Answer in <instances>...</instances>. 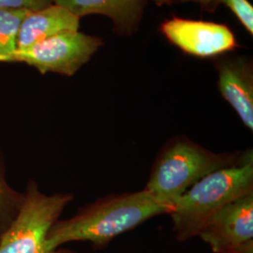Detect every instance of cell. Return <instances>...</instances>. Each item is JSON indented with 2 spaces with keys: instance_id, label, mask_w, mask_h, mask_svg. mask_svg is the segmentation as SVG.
<instances>
[{
  "instance_id": "cell-9",
  "label": "cell",
  "mask_w": 253,
  "mask_h": 253,
  "mask_svg": "<svg viewBox=\"0 0 253 253\" xmlns=\"http://www.w3.org/2000/svg\"><path fill=\"white\" fill-rule=\"evenodd\" d=\"M80 18L53 4L45 9L30 11L23 20L17 40V50H24L50 37L66 31H77Z\"/></svg>"
},
{
  "instance_id": "cell-7",
  "label": "cell",
  "mask_w": 253,
  "mask_h": 253,
  "mask_svg": "<svg viewBox=\"0 0 253 253\" xmlns=\"http://www.w3.org/2000/svg\"><path fill=\"white\" fill-rule=\"evenodd\" d=\"M162 32L185 53L199 57L215 56L236 46L230 28L212 22L173 17L163 23Z\"/></svg>"
},
{
  "instance_id": "cell-4",
  "label": "cell",
  "mask_w": 253,
  "mask_h": 253,
  "mask_svg": "<svg viewBox=\"0 0 253 253\" xmlns=\"http://www.w3.org/2000/svg\"><path fill=\"white\" fill-rule=\"evenodd\" d=\"M73 199L70 192L47 194L37 181L28 180L18 214L0 238V253H77L51 250L47 242L50 229Z\"/></svg>"
},
{
  "instance_id": "cell-13",
  "label": "cell",
  "mask_w": 253,
  "mask_h": 253,
  "mask_svg": "<svg viewBox=\"0 0 253 253\" xmlns=\"http://www.w3.org/2000/svg\"><path fill=\"white\" fill-rule=\"evenodd\" d=\"M222 3L234 12L246 29L253 33V8L248 0H222Z\"/></svg>"
},
{
  "instance_id": "cell-10",
  "label": "cell",
  "mask_w": 253,
  "mask_h": 253,
  "mask_svg": "<svg viewBox=\"0 0 253 253\" xmlns=\"http://www.w3.org/2000/svg\"><path fill=\"white\" fill-rule=\"evenodd\" d=\"M145 0H54L74 15L102 14L114 21L117 27L130 30L139 22Z\"/></svg>"
},
{
  "instance_id": "cell-3",
  "label": "cell",
  "mask_w": 253,
  "mask_h": 253,
  "mask_svg": "<svg viewBox=\"0 0 253 253\" xmlns=\"http://www.w3.org/2000/svg\"><path fill=\"white\" fill-rule=\"evenodd\" d=\"M244 151L214 152L185 135L170 138L154 161L145 190L173 208L181 195L211 172L239 162Z\"/></svg>"
},
{
  "instance_id": "cell-14",
  "label": "cell",
  "mask_w": 253,
  "mask_h": 253,
  "mask_svg": "<svg viewBox=\"0 0 253 253\" xmlns=\"http://www.w3.org/2000/svg\"><path fill=\"white\" fill-rule=\"evenodd\" d=\"M54 4V0H0V9H26L37 11Z\"/></svg>"
},
{
  "instance_id": "cell-5",
  "label": "cell",
  "mask_w": 253,
  "mask_h": 253,
  "mask_svg": "<svg viewBox=\"0 0 253 253\" xmlns=\"http://www.w3.org/2000/svg\"><path fill=\"white\" fill-rule=\"evenodd\" d=\"M100 38L77 31H66L24 50H16L6 62H25L42 73L73 76L100 48Z\"/></svg>"
},
{
  "instance_id": "cell-2",
  "label": "cell",
  "mask_w": 253,
  "mask_h": 253,
  "mask_svg": "<svg viewBox=\"0 0 253 253\" xmlns=\"http://www.w3.org/2000/svg\"><path fill=\"white\" fill-rule=\"evenodd\" d=\"M253 190V151L244 150L238 163L211 172L186 190L169 216L177 241L196 236L228 204Z\"/></svg>"
},
{
  "instance_id": "cell-15",
  "label": "cell",
  "mask_w": 253,
  "mask_h": 253,
  "mask_svg": "<svg viewBox=\"0 0 253 253\" xmlns=\"http://www.w3.org/2000/svg\"><path fill=\"white\" fill-rule=\"evenodd\" d=\"M157 4H164V3H171L173 1H196L201 2L204 5H211V4H217L219 2H222V0H153Z\"/></svg>"
},
{
  "instance_id": "cell-11",
  "label": "cell",
  "mask_w": 253,
  "mask_h": 253,
  "mask_svg": "<svg viewBox=\"0 0 253 253\" xmlns=\"http://www.w3.org/2000/svg\"><path fill=\"white\" fill-rule=\"evenodd\" d=\"M24 200V192L9 184L4 158L0 152V238L17 216Z\"/></svg>"
},
{
  "instance_id": "cell-1",
  "label": "cell",
  "mask_w": 253,
  "mask_h": 253,
  "mask_svg": "<svg viewBox=\"0 0 253 253\" xmlns=\"http://www.w3.org/2000/svg\"><path fill=\"white\" fill-rule=\"evenodd\" d=\"M171 212L145 189L106 195L79 208L73 217L58 219L47 235L48 247L56 250L71 242H89L101 250L148 219Z\"/></svg>"
},
{
  "instance_id": "cell-12",
  "label": "cell",
  "mask_w": 253,
  "mask_h": 253,
  "mask_svg": "<svg viewBox=\"0 0 253 253\" xmlns=\"http://www.w3.org/2000/svg\"><path fill=\"white\" fill-rule=\"evenodd\" d=\"M26 9H0V61L6 62L17 50L19 30L29 13Z\"/></svg>"
},
{
  "instance_id": "cell-8",
  "label": "cell",
  "mask_w": 253,
  "mask_h": 253,
  "mask_svg": "<svg viewBox=\"0 0 253 253\" xmlns=\"http://www.w3.org/2000/svg\"><path fill=\"white\" fill-rule=\"evenodd\" d=\"M218 89L245 126L253 130V71L242 58L224 61L217 67Z\"/></svg>"
},
{
  "instance_id": "cell-6",
  "label": "cell",
  "mask_w": 253,
  "mask_h": 253,
  "mask_svg": "<svg viewBox=\"0 0 253 253\" xmlns=\"http://www.w3.org/2000/svg\"><path fill=\"white\" fill-rule=\"evenodd\" d=\"M199 237L214 253H253V190L221 208Z\"/></svg>"
}]
</instances>
